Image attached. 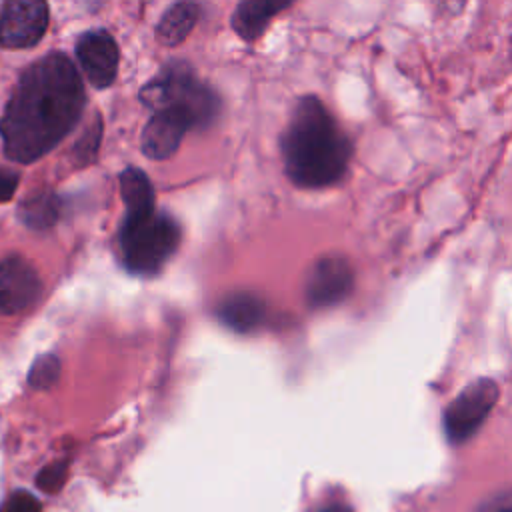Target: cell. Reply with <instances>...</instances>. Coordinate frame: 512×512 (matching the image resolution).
<instances>
[{"label": "cell", "mask_w": 512, "mask_h": 512, "mask_svg": "<svg viewBox=\"0 0 512 512\" xmlns=\"http://www.w3.org/2000/svg\"><path fill=\"white\" fill-rule=\"evenodd\" d=\"M320 512H350L346 506H340V504H332V506H326L322 508Z\"/></svg>", "instance_id": "cell-22"}, {"label": "cell", "mask_w": 512, "mask_h": 512, "mask_svg": "<svg viewBox=\"0 0 512 512\" xmlns=\"http://www.w3.org/2000/svg\"><path fill=\"white\" fill-rule=\"evenodd\" d=\"M48 28V6L42 0H10L0 10V46L30 48Z\"/></svg>", "instance_id": "cell-6"}, {"label": "cell", "mask_w": 512, "mask_h": 512, "mask_svg": "<svg viewBox=\"0 0 512 512\" xmlns=\"http://www.w3.org/2000/svg\"><path fill=\"white\" fill-rule=\"evenodd\" d=\"M66 476H68V460H56V462H50L48 466H44L38 472L36 486L42 492L54 494V492H58L64 486Z\"/></svg>", "instance_id": "cell-17"}, {"label": "cell", "mask_w": 512, "mask_h": 512, "mask_svg": "<svg viewBox=\"0 0 512 512\" xmlns=\"http://www.w3.org/2000/svg\"><path fill=\"white\" fill-rule=\"evenodd\" d=\"M84 104V84L66 54L50 52L32 62L0 118L4 154L22 164L38 160L76 126Z\"/></svg>", "instance_id": "cell-1"}, {"label": "cell", "mask_w": 512, "mask_h": 512, "mask_svg": "<svg viewBox=\"0 0 512 512\" xmlns=\"http://www.w3.org/2000/svg\"><path fill=\"white\" fill-rule=\"evenodd\" d=\"M476 512H512V496L510 490H502L488 500H484Z\"/></svg>", "instance_id": "cell-20"}, {"label": "cell", "mask_w": 512, "mask_h": 512, "mask_svg": "<svg viewBox=\"0 0 512 512\" xmlns=\"http://www.w3.org/2000/svg\"><path fill=\"white\" fill-rule=\"evenodd\" d=\"M120 194L126 204V216H142L154 212V188L142 170H122Z\"/></svg>", "instance_id": "cell-13"}, {"label": "cell", "mask_w": 512, "mask_h": 512, "mask_svg": "<svg viewBox=\"0 0 512 512\" xmlns=\"http://www.w3.org/2000/svg\"><path fill=\"white\" fill-rule=\"evenodd\" d=\"M500 388L492 378H480L468 384L444 410V432L452 444L468 440L486 420L498 400Z\"/></svg>", "instance_id": "cell-5"}, {"label": "cell", "mask_w": 512, "mask_h": 512, "mask_svg": "<svg viewBox=\"0 0 512 512\" xmlns=\"http://www.w3.org/2000/svg\"><path fill=\"white\" fill-rule=\"evenodd\" d=\"M200 16V6L192 4V2H178L174 6H170L158 28H156V36L164 46H176L180 44L194 28V24L198 22Z\"/></svg>", "instance_id": "cell-14"}, {"label": "cell", "mask_w": 512, "mask_h": 512, "mask_svg": "<svg viewBox=\"0 0 512 512\" xmlns=\"http://www.w3.org/2000/svg\"><path fill=\"white\" fill-rule=\"evenodd\" d=\"M18 186V174L8 170V168H0V204L8 202Z\"/></svg>", "instance_id": "cell-21"}, {"label": "cell", "mask_w": 512, "mask_h": 512, "mask_svg": "<svg viewBox=\"0 0 512 512\" xmlns=\"http://www.w3.org/2000/svg\"><path fill=\"white\" fill-rule=\"evenodd\" d=\"M76 58L96 88H106L114 82L118 72V46L106 30H90L80 36L76 44Z\"/></svg>", "instance_id": "cell-10"}, {"label": "cell", "mask_w": 512, "mask_h": 512, "mask_svg": "<svg viewBox=\"0 0 512 512\" xmlns=\"http://www.w3.org/2000/svg\"><path fill=\"white\" fill-rule=\"evenodd\" d=\"M60 376V360L54 354H42L40 358L34 360L30 374H28V384L32 388H50Z\"/></svg>", "instance_id": "cell-16"}, {"label": "cell", "mask_w": 512, "mask_h": 512, "mask_svg": "<svg viewBox=\"0 0 512 512\" xmlns=\"http://www.w3.org/2000/svg\"><path fill=\"white\" fill-rule=\"evenodd\" d=\"M140 100L154 112L166 106L186 110L196 128H206L218 114L220 100L186 62H170L142 90Z\"/></svg>", "instance_id": "cell-4"}, {"label": "cell", "mask_w": 512, "mask_h": 512, "mask_svg": "<svg viewBox=\"0 0 512 512\" xmlns=\"http://www.w3.org/2000/svg\"><path fill=\"white\" fill-rule=\"evenodd\" d=\"M190 128H196V124L186 110L176 106L160 108L142 132V152L152 160H164L176 152L182 136Z\"/></svg>", "instance_id": "cell-9"}, {"label": "cell", "mask_w": 512, "mask_h": 512, "mask_svg": "<svg viewBox=\"0 0 512 512\" xmlns=\"http://www.w3.org/2000/svg\"><path fill=\"white\" fill-rule=\"evenodd\" d=\"M100 134H102V124H100V118L96 116L94 124L84 132V136L76 142V148H74V156L80 164H86L94 158V154L98 152V142H100Z\"/></svg>", "instance_id": "cell-18"}, {"label": "cell", "mask_w": 512, "mask_h": 512, "mask_svg": "<svg viewBox=\"0 0 512 512\" xmlns=\"http://www.w3.org/2000/svg\"><path fill=\"white\" fill-rule=\"evenodd\" d=\"M216 316L230 330L240 332V334H250L256 328H260V324L264 322L266 304L260 296L240 290V292L228 294L218 304Z\"/></svg>", "instance_id": "cell-11"}, {"label": "cell", "mask_w": 512, "mask_h": 512, "mask_svg": "<svg viewBox=\"0 0 512 512\" xmlns=\"http://www.w3.org/2000/svg\"><path fill=\"white\" fill-rule=\"evenodd\" d=\"M286 176L300 188H324L338 182L352 146L328 108L316 96H302L280 140Z\"/></svg>", "instance_id": "cell-2"}, {"label": "cell", "mask_w": 512, "mask_h": 512, "mask_svg": "<svg viewBox=\"0 0 512 512\" xmlns=\"http://www.w3.org/2000/svg\"><path fill=\"white\" fill-rule=\"evenodd\" d=\"M288 2L276 0H246L240 2L232 14V28L244 40H256L268 26L274 14L284 10Z\"/></svg>", "instance_id": "cell-12"}, {"label": "cell", "mask_w": 512, "mask_h": 512, "mask_svg": "<svg viewBox=\"0 0 512 512\" xmlns=\"http://www.w3.org/2000/svg\"><path fill=\"white\" fill-rule=\"evenodd\" d=\"M122 262L132 274H156L180 242V226L166 212L124 216L120 234Z\"/></svg>", "instance_id": "cell-3"}, {"label": "cell", "mask_w": 512, "mask_h": 512, "mask_svg": "<svg viewBox=\"0 0 512 512\" xmlns=\"http://www.w3.org/2000/svg\"><path fill=\"white\" fill-rule=\"evenodd\" d=\"M42 292L36 268L22 256H6L0 262V314L12 316L32 306Z\"/></svg>", "instance_id": "cell-7"}, {"label": "cell", "mask_w": 512, "mask_h": 512, "mask_svg": "<svg viewBox=\"0 0 512 512\" xmlns=\"http://www.w3.org/2000/svg\"><path fill=\"white\" fill-rule=\"evenodd\" d=\"M20 218L30 228H50L60 212L58 196L52 192H38L20 204Z\"/></svg>", "instance_id": "cell-15"}, {"label": "cell", "mask_w": 512, "mask_h": 512, "mask_svg": "<svg viewBox=\"0 0 512 512\" xmlns=\"http://www.w3.org/2000/svg\"><path fill=\"white\" fill-rule=\"evenodd\" d=\"M354 284L350 264L340 256H324L316 260L306 278V302L312 308H326L342 302Z\"/></svg>", "instance_id": "cell-8"}, {"label": "cell", "mask_w": 512, "mask_h": 512, "mask_svg": "<svg viewBox=\"0 0 512 512\" xmlns=\"http://www.w3.org/2000/svg\"><path fill=\"white\" fill-rule=\"evenodd\" d=\"M0 512H42V506L32 492L14 490L4 498Z\"/></svg>", "instance_id": "cell-19"}]
</instances>
